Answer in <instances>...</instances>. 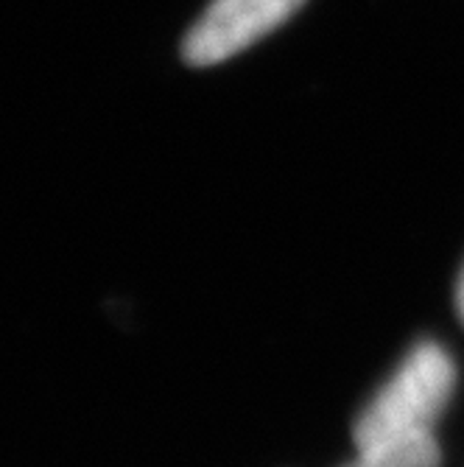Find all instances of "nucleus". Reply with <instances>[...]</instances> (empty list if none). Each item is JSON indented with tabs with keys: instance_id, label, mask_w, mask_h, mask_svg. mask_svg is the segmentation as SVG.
Here are the masks:
<instances>
[{
	"instance_id": "nucleus-1",
	"label": "nucleus",
	"mask_w": 464,
	"mask_h": 467,
	"mask_svg": "<svg viewBox=\"0 0 464 467\" xmlns=\"http://www.w3.org/2000/svg\"><path fill=\"white\" fill-rule=\"evenodd\" d=\"M453 361L439 345H417L356 420L358 451L431 434L428 429L453 392Z\"/></svg>"
},
{
	"instance_id": "nucleus-4",
	"label": "nucleus",
	"mask_w": 464,
	"mask_h": 467,
	"mask_svg": "<svg viewBox=\"0 0 464 467\" xmlns=\"http://www.w3.org/2000/svg\"><path fill=\"white\" fill-rule=\"evenodd\" d=\"M456 306H459V317L464 322V272H461V280H459V288H456Z\"/></svg>"
},
{
	"instance_id": "nucleus-2",
	"label": "nucleus",
	"mask_w": 464,
	"mask_h": 467,
	"mask_svg": "<svg viewBox=\"0 0 464 467\" xmlns=\"http://www.w3.org/2000/svg\"><path fill=\"white\" fill-rule=\"evenodd\" d=\"M305 0H213L182 39L191 67L219 65L283 26Z\"/></svg>"
},
{
	"instance_id": "nucleus-3",
	"label": "nucleus",
	"mask_w": 464,
	"mask_h": 467,
	"mask_svg": "<svg viewBox=\"0 0 464 467\" xmlns=\"http://www.w3.org/2000/svg\"><path fill=\"white\" fill-rule=\"evenodd\" d=\"M347 467H439V445L431 434H419L392 445L361 451Z\"/></svg>"
}]
</instances>
